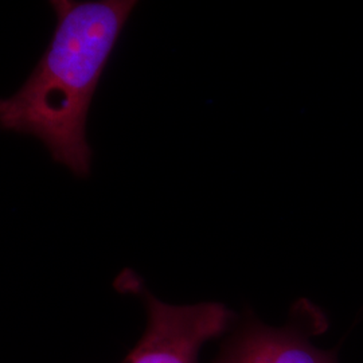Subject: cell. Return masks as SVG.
Returning a JSON list of instances; mask_svg holds the SVG:
<instances>
[{
	"mask_svg": "<svg viewBox=\"0 0 363 363\" xmlns=\"http://www.w3.org/2000/svg\"><path fill=\"white\" fill-rule=\"evenodd\" d=\"M123 279V286L140 292L147 325L136 346L120 363H199L202 347L229 333L235 322L233 312L220 303L174 306L139 286L133 276Z\"/></svg>",
	"mask_w": 363,
	"mask_h": 363,
	"instance_id": "obj_2",
	"label": "cell"
},
{
	"mask_svg": "<svg viewBox=\"0 0 363 363\" xmlns=\"http://www.w3.org/2000/svg\"><path fill=\"white\" fill-rule=\"evenodd\" d=\"M327 327L325 312L308 298L294 304L286 325H265L247 315L235 319L214 363H339L335 351L312 340Z\"/></svg>",
	"mask_w": 363,
	"mask_h": 363,
	"instance_id": "obj_3",
	"label": "cell"
},
{
	"mask_svg": "<svg viewBox=\"0 0 363 363\" xmlns=\"http://www.w3.org/2000/svg\"><path fill=\"white\" fill-rule=\"evenodd\" d=\"M132 0H55L57 27L22 88L0 99V128L31 135L78 178L91 171L86 120L105 66L130 13Z\"/></svg>",
	"mask_w": 363,
	"mask_h": 363,
	"instance_id": "obj_1",
	"label": "cell"
}]
</instances>
